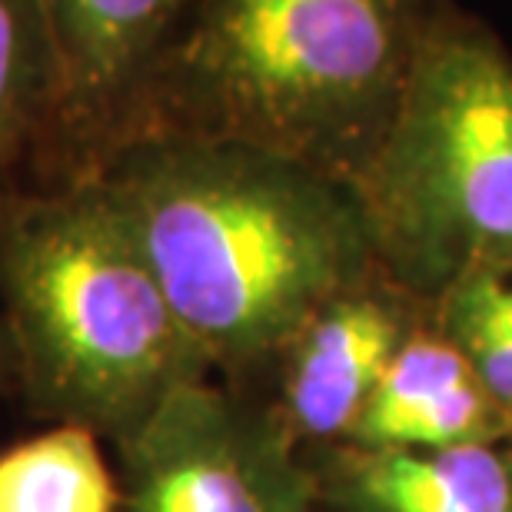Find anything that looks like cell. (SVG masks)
<instances>
[{
    "instance_id": "ba28073f",
    "label": "cell",
    "mask_w": 512,
    "mask_h": 512,
    "mask_svg": "<svg viewBox=\"0 0 512 512\" xmlns=\"http://www.w3.org/2000/svg\"><path fill=\"white\" fill-rule=\"evenodd\" d=\"M310 463L340 512H512V449H333Z\"/></svg>"
},
{
    "instance_id": "277c9868",
    "label": "cell",
    "mask_w": 512,
    "mask_h": 512,
    "mask_svg": "<svg viewBox=\"0 0 512 512\" xmlns=\"http://www.w3.org/2000/svg\"><path fill=\"white\" fill-rule=\"evenodd\" d=\"M386 280L436 300L512 263V50L446 0L380 147L353 180Z\"/></svg>"
},
{
    "instance_id": "30bf717a",
    "label": "cell",
    "mask_w": 512,
    "mask_h": 512,
    "mask_svg": "<svg viewBox=\"0 0 512 512\" xmlns=\"http://www.w3.org/2000/svg\"><path fill=\"white\" fill-rule=\"evenodd\" d=\"M0 512H120V483L100 453V436L50 426L4 449Z\"/></svg>"
},
{
    "instance_id": "6da1fadb",
    "label": "cell",
    "mask_w": 512,
    "mask_h": 512,
    "mask_svg": "<svg viewBox=\"0 0 512 512\" xmlns=\"http://www.w3.org/2000/svg\"><path fill=\"white\" fill-rule=\"evenodd\" d=\"M97 180L213 370L280 360L323 306L386 280L353 183L283 153L150 133Z\"/></svg>"
},
{
    "instance_id": "3957f363",
    "label": "cell",
    "mask_w": 512,
    "mask_h": 512,
    "mask_svg": "<svg viewBox=\"0 0 512 512\" xmlns=\"http://www.w3.org/2000/svg\"><path fill=\"white\" fill-rule=\"evenodd\" d=\"M0 316L27 416L114 446L213 373L97 177L0 193Z\"/></svg>"
},
{
    "instance_id": "7c38bea8",
    "label": "cell",
    "mask_w": 512,
    "mask_h": 512,
    "mask_svg": "<svg viewBox=\"0 0 512 512\" xmlns=\"http://www.w3.org/2000/svg\"><path fill=\"white\" fill-rule=\"evenodd\" d=\"M439 300L483 316V320L512 346V263L483 266V270L459 276L453 286H446V290L436 296V303Z\"/></svg>"
},
{
    "instance_id": "8992f818",
    "label": "cell",
    "mask_w": 512,
    "mask_h": 512,
    "mask_svg": "<svg viewBox=\"0 0 512 512\" xmlns=\"http://www.w3.org/2000/svg\"><path fill=\"white\" fill-rule=\"evenodd\" d=\"M200 0H44L64 100L37 187L87 177L124 147L137 107Z\"/></svg>"
},
{
    "instance_id": "4fadbf2b",
    "label": "cell",
    "mask_w": 512,
    "mask_h": 512,
    "mask_svg": "<svg viewBox=\"0 0 512 512\" xmlns=\"http://www.w3.org/2000/svg\"><path fill=\"white\" fill-rule=\"evenodd\" d=\"M7 393H17V353L4 316H0V396Z\"/></svg>"
},
{
    "instance_id": "7a4b0ae2",
    "label": "cell",
    "mask_w": 512,
    "mask_h": 512,
    "mask_svg": "<svg viewBox=\"0 0 512 512\" xmlns=\"http://www.w3.org/2000/svg\"><path fill=\"white\" fill-rule=\"evenodd\" d=\"M446 0H200L137 107L150 133L237 140L353 183Z\"/></svg>"
},
{
    "instance_id": "52a82bcc",
    "label": "cell",
    "mask_w": 512,
    "mask_h": 512,
    "mask_svg": "<svg viewBox=\"0 0 512 512\" xmlns=\"http://www.w3.org/2000/svg\"><path fill=\"white\" fill-rule=\"evenodd\" d=\"M396 290L399 286L380 280L340 296L286 346L276 409L300 443H333L360 423L373 389L409 336L393 296Z\"/></svg>"
},
{
    "instance_id": "8fae6325",
    "label": "cell",
    "mask_w": 512,
    "mask_h": 512,
    "mask_svg": "<svg viewBox=\"0 0 512 512\" xmlns=\"http://www.w3.org/2000/svg\"><path fill=\"white\" fill-rule=\"evenodd\" d=\"M476 380L466 356L443 333H413L399 346L393 363L386 366L380 386L373 389L360 423L353 426V446L380 449L389 433L439 396L453 393L463 383Z\"/></svg>"
},
{
    "instance_id": "9c48e42d",
    "label": "cell",
    "mask_w": 512,
    "mask_h": 512,
    "mask_svg": "<svg viewBox=\"0 0 512 512\" xmlns=\"http://www.w3.org/2000/svg\"><path fill=\"white\" fill-rule=\"evenodd\" d=\"M60 100L64 77L44 0H0V193L44 177Z\"/></svg>"
},
{
    "instance_id": "5b68a950",
    "label": "cell",
    "mask_w": 512,
    "mask_h": 512,
    "mask_svg": "<svg viewBox=\"0 0 512 512\" xmlns=\"http://www.w3.org/2000/svg\"><path fill=\"white\" fill-rule=\"evenodd\" d=\"M120 512H316L313 466L276 406L180 386L117 446Z\"/></svg>"
}]
</instances>
